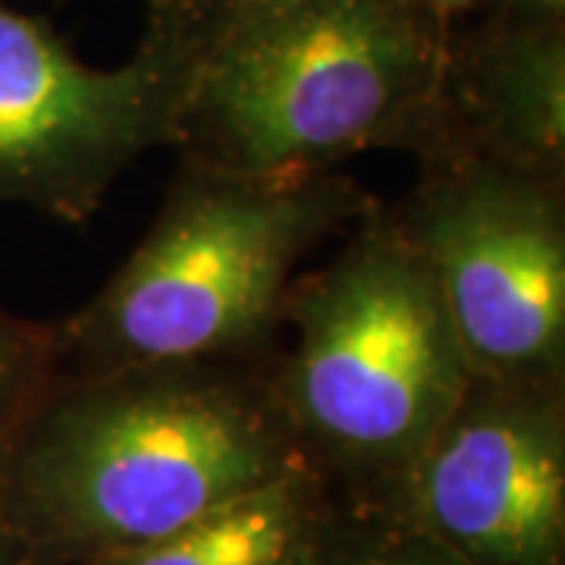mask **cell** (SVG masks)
Returning a JSON list of instances; mask_svg holds the SVG:
<instances>
[{
	"label": "cell",
	"instance_id": "6da1fadb",
	"mask_svg": "<svg viewBox=\"0 0 565 565\" xmlns=\"http://www.w3.org/2000/svg\"><path fill=\"white\" fill-rule=\"evenodd\" d=\"M274 355L57 371L10 446V505L32 563L139 550L308 465Z\"/></svg>",
	"mask_w": 565,
	"mask_h": 565
},
{
	"label": "cell",
	"instance_id": "7a4b0ae2",
	"mask_svg": "<svg viewBox=\"0 0 565 565\" xmlns=\"http://www.w3.org/2000/svg\"><path fill=\"white\" fill-rule=\"evenodd\" d=\"M446 32L405 0H289L192 57L180 161L302 177L440 141Z\"/></svg>",
	"mask_w": 565,
	"mask_h": 565
},
{
	"label": "cell",
	"instance_id": "3957f363",
	"mask_svg": "<svg viewBox=\"0 0 565 565\" xmlns=\"http://www.w3.org/2000/svg\"><path fill=\"white\" fill-rule=\"evenodd\" d=\"M374 204L343 170L243 177L180 161L136 252L54 323L57 371L274 355L299 264Z\"/></svg>",
	"mask_w": 565,
	"mask_h": 565
},
{
	"label": "cell",
	"instance_id": "277c9868",
	"mask_svg": "<svg viewBox=\"0 0 565 565\" xmlns=\"http://www.w3.org/2000/svg\"><path fill=\"white\" fill-rule=\"evenodd\" d=\"M296 277L270 364L286 424L349 503H381L462 403L471 367L418 248L381 202Z\"/></svg>",
	"mask_w": 565,
	"mask_h": 565
},
{
	"label": "cell",
	"instance_id": "5b68a950",
	"mask_svg": "<svg viewBox=\"0 0 565 565\" xmlns=\"http://www.w3.org/2000/svg\"><path fill=\"white\" fill-rule=\"evenodd\" d=\"M384 207L430 267L471 377L565 386V180L444 151Z\"/></svg>",
	"mask_w": 565,
	"mask_h": 565
},
{
	"label": "cell",
	"instance_id": "8992f818",
	"mask_svg": "<svg viewBox=\"0 0 565 565\" xmlns=\"http://www.w3.org/2000/svg\"><path fill=\"white\" fill-rule=\"evenodd\" d=\"M192 57L139 41L132 61H79L47 17L0 0V207L85 223L141 154L177 145Z\"/></svg>",
	"mask_w": 565,
	"mask_h": 565
},
{
	"label": "cell",
	"instance_id": "52a82bcc",
	"mask_svg": "<svg viewBox=\"0 0 565 565\" xmlns=\"http://www.w3.org/2000/svg\"><path fill=\"white\" fill-rule=\"evenodd\" d=\"M465 565H565V386L478 381L381 503Z\"/></svg>",
	"mask_w": 565,
	"mask_h": 565
},
{
	"label": "cell",
	"instance_id": "ba28073f",
	"mask_svg": "<svg viewBox=\"0 0 565 565\" xmlns=\"http://www.w3.org/2000/svg\"><path fill=\"white\" fill-rule=\"evenodd\" d=\"M444 151L565 180V22L478 10L446 32L440 141L427 158Z\"/></svg>",
	"mask_w": 565,
	"mask_h": 565
},
{
	"label": "cell",
	"instance_id": "9c48e42d",
	"mask_svg": "<svg viewBox=\"0 0 565 565\" xmlns=\"http://www.w3.org/2000/svg\"><path fill=\"white\" fill-rule=\"evenodd\" d=\"M340 505V490L299 465L154 544L92 565H315Z\"/></svg>",
	"mask_w": 565,
	"mask_h": 565
},
{
	"label": "cell",
	"instance_id": "30bf717a",
	"mask_svg": "<svg viewBox=\"0 0 565 565\" xmlns=\"http://www.w3.org/2000/svg\"><path fill=\"white\" fill-rule=\"evenodd\" d=\"M315 565H465L381 505L343 500Z\"/></svg>",
	"mask_w": 565,
	"mask_h": 565
},
{
	"label": "cell",
	"instance_id": "8fae6325",
	"mask_svg": "<svg viewBox=\"0 0 565 565\" xmlns=\"http://www.w3.org/2000/svg\"><path fill=\"white\" fill-rule=\"evenodd\" d=\"M57 374L54 323L0 308V440L10 437Z\"/></svg>",
	"mask_w": 565,
	"mask_h": 565
},
{
	"label": "cell",
	"instance_id": "7c38bea8",
	"mask_svg": "<svg viewBox=\"0 0 565 565\" xmlns=\"http://www.w3.org/2000/svg\"><path fill=\"white\" fill-rule=\"evenodd\" d=\"M145 13V41L195 57L204 44L239 22L270 13L289 0H139Z\"/></svg>",
	"mask_w": 565,
	"mask_h": 565
},
{
	"label": "cell",
	"instance_id": "4fadbf2b",
	"mask_svg": "<svg viewBox=\"0 0 565 565\" xmlns=\"http://www.w3.org/2000/svg\"><path fill=\"white\" fill-rule=\"evenodd\" d=\"M13 434L0 440V565H35L20 525L13 519V505H10V446H13Z\"/></svg>",
	"mask_w": 565,
	"mask_h": 565
},
{
	"label": "cell",
	"instance_id": "5bb4252c",
	"mask_svg": "<svg viewBox=\"0 0 565 565\" xmlns=\"http://www.w3.org/2000/svg\"><path fill=\"white\" fill-rule=\"evenodd\" d=\"M481 10H493L503 17H515V20L565 22V0H484Z\"/></svg>",
	"mask_w": 565,
	"mask_h": 565
},
{
	"label": "cell",
	"instance_id": "9a60e30c",
	"mask_svg": "<svg viewBox=\"0 0 565 565\" xmlns=\"http://www.w3.org/2000/svg\"><path fill=\"white\" fill-rule=\"evenodd\" d=\"M405 3L422 10L424 17H430L434 22H440L444 29H452L456 22L468 20L475 10H481L484 0H405Z\"/></svg>",
	"mask_w": 565,
	"mask_h": 565
}]
</instances>
